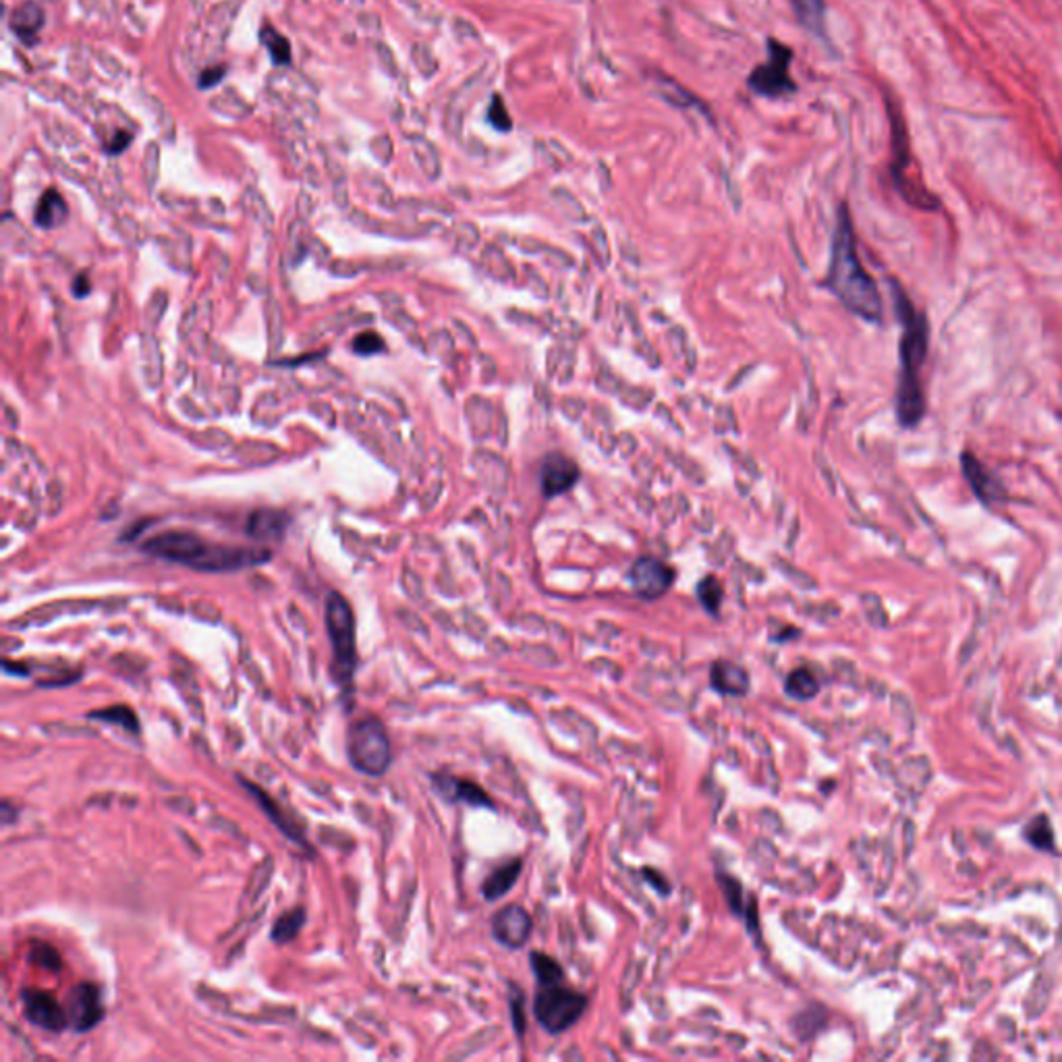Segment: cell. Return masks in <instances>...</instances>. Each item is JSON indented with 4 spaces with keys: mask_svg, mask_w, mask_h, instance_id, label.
<instances>
[{
    "mask_svg": "<svg viewBox=\"0 0 1062 1062\" xmlns=\"http://www.w3.org/2000/svg\"><path fill=\"white\" fill-rule=\"evenodd\" d=\"M894 304L898 318L903 322L901 337V371L896 387V416L905 428H913L926 416V395L919 380L922 366L926 364L929 347V324L922 312H917L905 291L893 283Z\"/></svg>",
    "mask_w": 1062,
    "mask_h": 1062,
    "instance_id": "cell-1",
    "label": "cell"
},
{
    "mask_svg": "<svg viewBox=\"0 0 1062 1062\" xmlns=\"http://www.w3.org/2000/svg\"><path fill=\"white\" fill-rule=\"evenodd\" d=\"M827 283L847 309H851L863 320H882V297L876 281L861 264L853 222L847 206H841L839 210Z\"/></svg>",
    "mask_w": 1062,
    "mask_h": 1062,
    "instance_id": "cell-2",
    "label": "cell"
},
{
    "mask_svg": "<svg viewBox=\"0 0 1062 1062\" xmlns=\"http://www.w3.org/2000/svg\"><path fill=\"white\" fill-rule=\"evenodd\" d=\"M153 557L165 558L202 574H224L271 560V550L206 541L189 532H165L141 546Z\"/></svg>",
    "mask_w": 1062,
    "mask_h": 1062,
    "instance_id": "cell-3",
    "label": "cell"
},
{
    "mask_svg": "<svg viewBox=\"0 0 1062 1062\" xmlns=\"http://www.w3.org/2000/svg\"><path fill=\"white\" fill-rule=\"evenodd\" d=\"M324 621L328 640L333 648V662H330V675L349 706H354L355 671H357V629H355L354 610L349 602L338 593L330 591L326 596V607H324Z\"/></svg>",
    "mask_w": 1062,
    "mask_h": 1062,
    "instance_id": "cell-4",
    "label": "cell"
},
{
    "mask_svg": "<svg viewBox=\"0 0 1062 1062\" xmlns=\"http://www.w3.org/2000/svg\"><path fill=\"white\" fill-rule=\"evenodd\" d=\"M886 106L891 115V148H893L891 177H893L894 187L901 193V198L913 208L924 212H936L940 208V200L924 186L919 172L915 170L905 118L893 98L886 101Z\"/></svg>",
    "mask_w": 1062,
    "mask_h": 1062,
    "instance_id": "cell-5",
    "label": "cell"
},
{
    "mask_svg": "<svg viewBox=\"0 0 1062 1062\" xmlns=\"http://www.w3.org/2000/svg\"><path fill=\"white\" fill-rule=\"evenodd\" d=\"M347 758L359 775L380 778L392 764L387 728L376 716H361L347 730Z\"/></svg>",
    "mask_w": 1062,
    "mask_h": 1062,
    "instance_id": "cell-6",
    "label": "cell"
},
{
    "mask_svg": "<svg viewBox=\"0 0 1062 1062\" xmlns=\"http://www.w3.org/2000/svg\"><path fill=\"white\" fill-rule=\"evenodd\" d=\"M586 1009H588V996L562 984L541 986L534 998V1017L541 1029H546L553 1035L565 1033L567 1029L574 1028L575 1023L583 1017Z\"/></svg>",
    "mask_w": 1062,
    "mask_h": 1062,
    "instance_id": "cell-7",
    "label": "cell"
},
{
    "mask_svg": "<svg viewBox=\"0 0 1062 1062\" xmlns=\"http://www.w3.org/2000/svg\"><path fill=\"white\" fill-rule=\"evenodd\" d=\"M792 52L778 40H768V61L754 69L749 75V87L764 98H787L795 94L797 85L792 82Z\"/></svg>",
    "mask_w": 1062,
    "mask_h": 1062,
    "instance_id": "cell-8",
    "label": "cell"
},
{
    "mask_svg": "<svg viewBox=\"0 0 1062 1062\" xmlns=\"http://www.w3.org/2000/svg\"><path fill=\"white\" fill-rule=\"evenodd\" d=\"M63 1005L67 1012L69 1029L75 1033H87L96 1026H101L104 1019L101 988L92 981H82L73 986Z\"/></svg>",
    "mask_w": 1062,
    "mask_h": 1062,
    "instance_id": "cell-9",
    "label": "cell"
},
{
    "mask_svg": "<svg viewBox=\"0 0 1062 1062\" xmlns=\"http://www.w3.org/2000/svg\"><path fill=\"white\" fill-rule=\"evenodd\" d=\"M19 1000H21L23 1017L35 1028L52 1031V1033H61L69 1029L65 1005L51 992L38 990V988H23L19 992Z\"/></svg>",
    "mask_w": 1062,
    "mask_h": 1062,
    "instance_id": "cell-10",
    "label": "cell"
},
{
    "mask_svg": "<svg viewBox=\"0 0 1062 1062\" xmlns=\"http://www.w3.org/2000/svg\"><path fill=\"white\" fill-rule=\"evenodd\" d=\"M236 778H239L241 787L252 795L253 801L260 806V810L264 811V816L271 820L274 827L278 828V832H283L291 843L299 844L302 849L312 851L309 841H307V837H305L304 828L299 827L297 818H295L291 811L283 808V803L274 801L271 792L264 791L262 787H257L252 780H248V778H243V776H236Z\"/></svg>",
    "mask_w": 1062,
    "mask_h": 1062,
    "instance_id": "cell-11",
    "label": "cell"
},
{
    "mask_svg": "<svg viewBox=\"0 0 1062 1062\" xmlns=\"http://www.w3.org/2000/svg\"><path fill=\"white\" fill-rule=\"evenodd\" d=\"M490 929H492V936L498 945L511 948V950H519L532 938L534 919H532L527 909H523L522 905H506L503 909L494 913V917L490 922Z\"/></svg>",
    "mask_w": 1062,
    "mask_h": 1062,
    "instance_id": "cell-12",
    "label": "cell"
},
{
    "mask_svg": "<svg viewBox=\"0 0 1062 1062\" xmlns=\"http://www.w3.org/2000/svg\"><path fill=\"white\" fill-rule=\"evenodd\" d=\"M629 581L635 593L643 600H656L671 590L675 581V569L654 557H643L633 562Z\"/></svg>",
    "mask_w": 1062,
    "mask_h": 1062,
    "instance_id": "cell-13",
    "label": "cell"
},
{
    "mask_svg": "<svg viewBox=\"0 0 1062 1062\" xmlns=\"http://www.w3.org/2000/svg\"><path fill=\"white\" fill-rule=\"evenodd\" d=\"M961 470L967 484L976 492V496L984 505L995 506L1007 498V490L1002 486L1000 477L995 472H990L969 451L961 453Z\"/></svg>",
    "mask_w": 1062,
    "mask_h": 1062,
    "instance_id": "cell-14",
    "label": "cell"
},
{
    "mask_svg": "<svg viewBox=\"0 0 1062 1062\" xmlns=\"http://www.w3.org/2000/svg\"><path fill=\"white\" fill-rule=\"evenodd\" d=\"M430 780L437 795L449 803H465L472 808H490V810L494 808V801L490 799L488 792L484 791L477 782L444 775V772L430 776Z\"/></svg>",
    "mask_w": 1062,
    "mask_h": 1062,
    "instance_id": "cell-15",
    "label": "cell"
},
{
    "mask_svg": "<svg viewBox=\"0 0 1062 1062\" xmlns=\"http://www.w3.org/2000/svg\"><path fill=\"white\" fill-rule=\"evenodd\" d=\"M579 482L577 463L565 455H548L540 467V484L544 496L553 498L574 488Z\"/></svg>",
    "mask_w": 1062,
    "mask_h": 1062,
    "instance_id": "cell-16",
    "label": "cell"
},
{
    "mask_svg": "<svg viewBox=\"0 0 1062 1062\" xmlns=\"http://www.w3.org/2000/svg\"><path fill=\"white\" fill-rule=\"evenodd\" d=\"M709 687L721 695L743 697L751 690L749 673L730 660H716L709 669Z\"/></svg>",
    "mask_w": 1062,
    "mask_h": 1062,
    "instance_id": "cell-17",
    "label": "cell"
},
{
    "mask_svg": "<svg viewBox=\"0 0 1062 1062\" xmlns=\"http://www.w3.org/2000/svg\"><path fill=\"white\" fill-rule=\"evenodd\" d=\"M718 884L725 893L728 907L735 911V915H742L751 934H759L758 903L745 894L742 882L725 872H718Z\"/></svg>",
    "mask_w": 1062,
    "mask_h": 1062,
    "instance_id": "cell-18",
    "label": "cell"
},
{
    "mask_svg": "<svg viewBox=\"0 0 1062 1062\" xmlns=\"http://www.w3.org/2000/svg\"><path fill=\"white\" fill-rule=\"evenodd\" d=\"M44 23H46L44 9L34 0H25V2L15 7L11 21H9L13 34L18 35L23 44H35L38 34L44 28Z\"/></svg>",
    "mask_w": 1062,
    "mask_h": 1062,
    "instance_id": "cell-19",
    "label": "cell"
},
{
    "mask_svg": "<svg viewBox=\"0 0 1062 1062\" xmlns=\"http://www.w3.org/2000/svg\"><path fill=\"white\" fill-rule=\"evenodd\" d=\"M287 527V513L274 511V508H260V511H253L245 532L248 536H252L253 540H281Z\"/></svg>",
    "mask_w": 1062,
    "mask_h": 1062,
    "instance_id": "cell-20",
    "label": "cell"
},
{
    "mask_svg": "<svg viewBox=\"0 0 1062 1062\" xmlns=\"http://www.w3.org/2000/svg\"><path fill=\"white\" fill-rule=\"evenodd\" d=\"M523 861L513 860L508 863H503L498 865L494 872H490V876L484 880L482 884V894L486 901H498L503 898L505 894L513 891V886L517 884L519 880V874H522Z\"/></svg>",
    "mask_w": 1062,
    "mask_h": 1062,
    "instance_id": "cell-21",
    "label": "cell"
},
{
    "mask_svg": "<svg viewBox=\"0 0 1062 1062\" xmlns=\"http://www.w3.org/2000/svg\"><path fill=\"white\" fill-rule=\"evenodd\" d=\"M67 212L63 196L56 189H49L35 206L34 222L40 229H56L67 220Z\"/></svg>",
    "mask_w": 1062,
    "mask_h": 1062,
    "instance_id": "cell-22",
    "label": "cell"
},
{
    "mask_svg": "<svg viewBox=\"0 0 1062 1062\" xmlns=\"http://www.w3.org/2000/svg\"><path fill=\"white\" fill-rule=\"evenodd\" d=\"M792 11L799 23L818 38L827 34V4L824 0H791Z\"/></svg>",
    "mask_w": 1062,
    "mask_h": 1062,
    "instance_id": "cell-23",
    "label": "cell"
},
{
    "mask_svg": "<svg viewBox=\"0 0 1062 1062\" xmlns=\"http://www.w3.org/2000/svg\"><path fill=\"white\" fill-rule=\"evenodd\" d=\"M90 721H98V723H104V725L118 726L123 728L125 733L129 735H139L141 733V723L137 718L136 712L129 708V706H123V704H117V706H108V708L92 709L87 714Z\"/></svg>",
    "mask_w": 1062,
    "mask_h": 1062,
    "instance_id": "cell-24",
    "label": "cell"
},
{
    "mask_svg": "<svg viewBox=\"0 0 1062 1062\" xmlns=\"http://www.w3.org/2000/svg\"><path fill=\"white\" fill-rule=\"evenodd\" d=\"M305 922H307V913H305L304 907H293V909H288L287 913H283V915L272 924V943L283 946L293 943V940L299 936V932L304 929Z\"/></svg>",
    "mask_w": 1062,
    "mask_h": 1062,
    "instance_id": "cell-25",
    "label": "cell"
},
{
    "mask_svg": "<svg viewBox=\"0 0 1062 1062\" xmlns=\"http://www.w3.org/2000/svg\"><path fill=\"white\" fill-rule=\"evenodd\" d=\"M785 693L795 702H810L820 693V681L810 669H795L785 681Z\"/></svg>",
    "mask_w": 1062,
    "mask_h": 1062,
    "instance_id": "cell-26",
    "label": "cell"
},
{
    "mask_svg": "<svg viewBox=\"0 0 1062 1062\" xmlns=\"http://www.w3.org/2000/svg\"><path fill=\"white\" fill-rule=\"evenodd\" d=\"M529 965H532V971L534 976L538 979L540 986H553V984H562L565 981V969L562 965L553 959L550 955L546 953H540V950H534L529 955Z\"/></svg>",
    "mask_w": 1062,
    "mask_h": 1062,
    "instance_id": "cell-27",
    "label": "cell"
},
{
    "mask_svg": "<svg viewBox=\"0 0 1062 1062\" xmlns=\"http://www.w3.org/2000/svg\"><path fill=\"white\" fill-rule=\"evenodd\" d=\"M260 42L264 44V49L271 54L272 63L278 65V67H287L293 59L291 54V42L283 34H278L272 25H264L260 30Z\"/></svg>",
    "mask_w": 1062,
    "mask_h": 1062,
    "instance_id": "cell-28",
    "label": "cell"
},
{
    "mask_svg": "<svg viewBox=\"0 0 1062 1062\" xmlns=\"http://www.w3.org/2000/svg\"><path fill=\"white\" fill-rule=\"evenodd\" d=\"M697 598H700L702 607L706 608L709 614H718L721 604H723V598H725L723 583H721L714 575L704 577V579L700 581V586H697Z\"/></svg>",
    "mask_w": 1062,
    "mask_h": 1062,
    "instance_id": "cell-29",
    "label": "cell"
},
{
    "mask_svg": "<svg viewBox=\"0 0 1062 1062\" xmlns=\"http://www.w3.org/2000/svg\"><path fill=\"white\" fill-rule=\"evenodd\" d=\"M1026 839L1029 843L1033 844L1035 849H1042V851H1052L1054 849V830H1052V824L1045 816H1038L1035 820L1029 822L1028 828H1026Z\"/></svg>",
    "mask_w": 1062,
    "mask_h": 1062,
    "instance_id": "cell-30",
    "label": "cell"
},
{
    "mask_svg": "<svg viewBox=\"0 0 1062 1062\" xmlns=\"http://www.w3.org/2000/svg\"><path fill=\"white\" fill-rule=\"evenodd\" d=\"M28 959L32 965H38V967H44L49 971H61L63 969V961H61V955L56 953V948L46 943H32L30 946V955Z\"/></svg>",
    "mask_w": 1062,
    "mask_h": 1062,
    "instance_id": "cell-31",
    "label": "cell"
},
{
    "mask_svg": "<svg viewBox=\"0 0 1062 1062\" xmlns=\"http://www.w3.org/2000/svg\"><path fill=\"white\" fill-rule=\"evenodd\" d=\"M508 990H511L508 1007H511L513 1028H515V1033H517L519 1038H523V1035H525V1012H523V1002H525V1000H523L522 990H519L515 984H511Z\"/></svg>",
    "mask_w": 1062,
    "mask_h": 1062,
    "instance_id": "cell-32",
    "label": "cell"
},
{
    "mask_svg": "<svg viewBox=\"0 0 1062 1062\" xmlns=\"http://www.w3.org/2000/svg\"><path fill=\"white\" fill-rule=\"evenodd\" d=\"M382 349H385V340H382L380 335H376V333H371V330H368V333H361V335H357V337H355V354L374 355L380 354Z\"/></svg>",
    "mask_w": 1062,
    "mask_h": 1062,
    "instance_id": "cell-33",
    "label": "cell"
},
{
    "mask_svg": "<svg viewBox=\"0 0 1062 1062\" xmlns=\"http://www.w3.org/2000/svg\"><path fill=\"white\" fill-rule=\"evenodd\" d=\"M488 120L492 123L494 129L498 132H508L513 127L511 123V117H508V111H506L505 102L501 96H494V101L490 104L488 108Z\"/></svg>",
    "mask_w": 1062,
    "mask_h": 1062,
    "instance_id": "cell-34",
    "label": "cell"
},
{
    "mask_svg": "<svg viewBox=\"0 0 1062 1062\" xmlns=\"http://www.w3.org/2000/svg\"><path fill=\"white\" fill-rule=\"evenodd\" d=\"M227 77V67L224 65H217V67H206L202 73H200V80H198V85L202 90H210L214 85L220 84L222 80Z\"/></svg>",
    "mask_w": 1062,
    "mask_h": 1062,
    "instance_id": "cell-35",
    "label": "cell"
},
{
    "mask_svg": "<svg viewBox=\"0 0 1062 1062\" xmlns=\"http://www.w3.org/2000/svg\"><path fill=\"white\" fill-rule=\"evenodd\" d=\"M134 136L127 134V132H117V136L113 137L111 141L104 144V150L108 154H120L127 150V146L132 144Z\"/></svg>",
    "mask_w": 1062,
    "mask_h": 1062,
    "instance_id": "cell-36",
    "label": "cell"
},
{
    "mask_svg": "<svg viewBox=\"0 0 1062 1062\" xmlns=\"http://www.w3.org/2000/svg\"><path fill=\"white\" fill-rule=\"evenodd\" d=\"M643 876L648 877V882H650V884L656 888L658 893H671V884H669V882H664V876H662L660 872H654V870L645 868V870H643Z\"/></svg>",
    "mask_w": 1062,
    "mask_h": 1062,
    "instance_id": "cell-37",
    "label": "cell"
},
{
    "mask_svg": "<svg viewBox=\"0 0 1062 1062\" xmlns=\"http://www.w3.org/2000/svg\"><path fill=\"white\" fill-rule=\"evenodd\" d=\"M90 291H92L90 278H87L85 274H80V276L73 281V295H75V297H87Z\"/></svg>",
    "mask_w": 1062,
    "mask_h": 1062,
    "instance_id": "cell-38",
    "label": "cell"
},
{
    "mask_svg": "<svg viewBox=\"0 0 1062 1062\" xmlns=\"http://www.w3.org/2000/svg\"><path fill=\"white\" fill-rule=\"evenodd\" d=\"M15 820H18V810H13V808H11V801L4 799V801H2V824H4V827H11Z\"/></svg>",
    "mask_w": 1062,
    "mask_h": 1062,
    "instance_id": "cell-39",
    "label": "cell"
}]
</instances>
